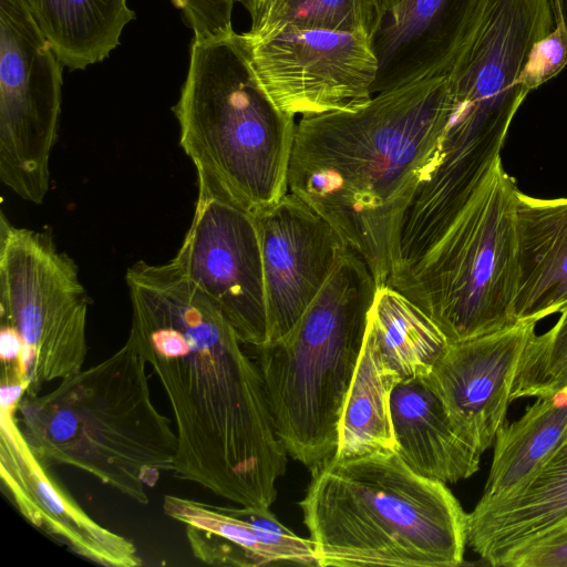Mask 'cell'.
Instances as JSON below:
<instances>
[{
	"label": "cell",
	"instance_id": "f1b7e54d",
	"mask_svg": "<svg viewBox=\"0 0 567 567\" xmlns=\"http://www.w3.org/2000/svg\"><path fill=\"white\" fill-rule=\"evenodd\" d=\"M275 0H235L240 3L250 17L249 31H256L264 22Z\"/></svg>",
	"mask_w": 567,
	"mask_h": 567
},
{
	"label": "cell",
	"instance_id": "7a4b0ae2",
	"mask_svg": "<svg viewBox=\"0 0 567 567\" xmlns=\"http://www.w3.org/2000/svg\"><path fill=\"white\" fill-rule=\"evenodd\" d=\"M450 115L446 75H437L296 124L288 192L338 231L377 287L395 270L404 215Z\"/></svg>",
	"mask_w": 567,
	"mask_h": 567
},
{
	"label": "cell",
	"instance_id": "2e32d148",
	"mask_svg": "<svg viewBox=\"0 0 567 567\" xmlns=\"http://www.w3.org/2000/svg\"><path fill=\"white\" fill-rule=\"evenodd\" d=\"M482 0H403L373 37L378 74L373 95L445 75L470 34Z\"/></svg>",
	"mask_w": 567,
	"mask_h": 567
},
{
	"label": "cell",
	"instance_id": "7402d4cb",
	"mask_svg": "<svg viewBox=\"0 0 567 567\" xmlns=\"http://www.w3.org/2000/svg\"><path fill=\"white\" fill-rule=\"evenodd\" d=\"M400 381L365 330L359 361L343 403L334 457L352 458L396 452L390 396Z\"/></svg>",
	"mask_w": 567,
	"mask_h": 567
},
{
	"label": "cell",
	"instance_id": "e0dca14e",
	"mask_svg": "<svg viewBox=\"0 0 567 567\" xmlns=\"http://www.w3.org/2000/svg\"><path fill=\"white\" fill-rule=\"evenodd\" d=\"M516 320H539L567 307V197L517 193Z\"/></svg>",
	"mask_w": 567,
	"mask_h": 567
},
{
	"label": "cell",
	"instance_id": "8992f818",
	"mask_svg": "<svg viewBox=\"0 0 567 567\" xmlns=\"http://www.w3.org/2000/svg\"><path fill=\"white\" fill-rule=\"evenodd\" d=\"M375 291L370 268L348 247L288 333L254 348L278 435L310 471L336 455Z\"/></svg>",
	"mask_w": 567,
	"mask_h": 567
},
{
	"label": "cell",
	"instance_id": "ba28073f",
	"mask_svg": "<svg viewBox=\"0 0 567 567\" xmlns=\"http://www.w3.org/2000/svg\"><path fill=\"white\" fill-rule=\"evenodd\" d=\"M87 310L74 261L47 234L18 228L1 214L0 319L22 340L25 393L84 369Z\"/></svg>",
	"mask_w": 567,
	"mask_h": 567
},
{
	"label": "cell",
	"instance_id": "277c9868",
	"mask_svg": "<svg viewBox=\"0 0 567 567\" xmlns=\"http://www.w3.org/2000/svg\"><path fill=\"white\" fill-rule=\"evenodd\" d=\"M147 363L135 340L60 380L43 394L24 393L14 415L47 466H73L146 505L147 487L172 472L177 436L155 406Z\"/></svg>",
	"mask_w": 567,
	"mask_h": 567
},
{
	"label": "cell",
	"instance_id": "cb8c5ba5",
	"mask_svg": "<svg viewBox=\"0 0 567 567\" xmlns=\"http://www.w3.org/2000/svg\"><path fill=\"white\" fill-rule=\"evenodd\" d=\"M386 11L381 0H275L262 24L259 38L284 28L357 31L373 41Z\"/></svg>",
	"mask_w": 567,
	"mask_h": 567
},
{
	"label": "cell",
	"instance_id": "ffe728a7",
	"mask_svg": "<svg viewBox=\"0 0 567 567\" xmlns=\"http://www.w3.org/2000/svg\"><path fill=\"white\" fill-rule=\"evenodd\" d=\"M566 436L567 385L537 396L518 420L501 426L491 471L475 507L499 503L522 491Z\"/></svg>",
	"mask_w": 567,
	"mask_h": 567
},
{
	"label": "cell",
	"instance_id": "9c48e42d",
	"mask_svg": "<svg viewBox=\"0 0 567 567\" xmlns=\"http://www.w3.org/2000/svg\"><path fill=\"white\" fill-rule=\"evenodd\" d=\"M62 63L24 0H0V178L41 204L58 136Z\"/></svg>",
	"mask_w": 567,
	"mask_h": 567
},
{
	"label": "cell",
	"instance_id": "484cf974",
	"mask_svg": "<svg viewBox=\"0 0 567 567\" xmlns=\"http://www.w3.org/2000/svg\"><path fill=\"white\" fill-rule=\"evenodd\" d=\"M567 65V28L555 24L553 31L535 42L518 83L528 93L555 78Z\"/></svg>",
	"mask_w": 567,
	"mask_h": 567
},
{
	"label": "cell",
	"instance_id": "6da1fadb",
	"mask_svg": "<svg viewBox=\"0 0 567 567\" xmlns=\"http://www.w3.org/2000/svg\"><path fill=\"white\" fill-rule=\"evenodd\" d=\"M128 334L175 422V477L241 506L270 507L288 452L256 360L230 322L172 259L126 271Z\"/></svg>",
	"mask_w": 567,
	"mask_h": 567
},
{
	"label": "cell",
	"instance_id": "f546056e",
	"mask_svg": "<svg viewBox=\"0 0 567 567\" xmlns=\"http://www.w3.org/2000/svg\"><path fill=\"white\" fill-rule=\"evenodd\" d=\"M403 0H381L386 13L390 12L393 8H395Z\"/></svg>",
	"mask_w": 567,
	"mask_h": 567
},
{
	"label": "cell",
	"instance_id": "8fae6325",
	"mask_svg": "<svg viewBox=\"0 0 567 567\" xmlns=\"http://www.w3.org/2000/svg\"><path fill=\"white\" fill-rule=\"evenodd\" d=\"M223 312L246 346L268 342L261 247L252 214L205 187L173 258Z\"/></svg>",
	"mask_w": 567,
	"mask_h": 567
},
{
	"label": "cell",
	"instance_id": "30bf717a",
	"mask_svg": "<svg viewBox=\"0 0 567 567\" xmlns=\"http://www.w3.org/2000/svg\"><path fill=\"white\" fill-rule=\"evenodd\" d=\"M240 34L258 82L288 115L352 109L373 96L378 60L364 32L284 28L259 38Z\"/></svg>",
	"mask_w": 567,
	"mask_h": 567
},
{
	"label": "cell",
	"instance_id": "5b68a950",
	"mask_svg": "<svg viewBox=\"0 0 567 567\" xmlns=\"http://www.w3.org/2000/svg\"><path fill=\"white\" fill-rule=\"evenodd\" d=\"M189 53L173 111L198 186L250 213L277 203L288 193L295 117L261 87L240 33L193 39Z\"/></svg>",
	"mask_w": 567,
	"mask_h": 567
},
{
	"label": "cell",
	"instance_id": "4fadbf2b",
	"mask_svg": "<svg viewBox=\"0 0 567 567\" xmlns=\"http://www.w3.org/2000/svg\"><path fill=\"white\" fill-rule=\"evenodd\" d=\"M251 214L261 247L269 344L298 321L348 246L326 219L290 192Z\"/></svg>",
	"mask_w": 567,
	"mask_h": 567
},
{
	"label": "cell",
	"instance_id": "d6986e66",
	"mask_svg": "<svg viewBox=\"0 0 567 567\" xmlns=\"http://www.w3.org/2000/svg\"><path fill=\"white\" fill-rule=\"evenodd\" d=\"M567 517V436L515 495L467 514L466 543L492 566Z\"/></svg>",
	"mask_w": 567,
	"mask_h": 567
},
{
	"label": "cell",
	"instance_id": "ac0fdd59",
	"mask_svg": "<svg viewBox=\"0 0 567 567\" xmlns=\"http://www.w3.org/2000/svg\"><path fill=\"white\" fill-rule=\"evenodd\" d=\"M390 413L396 452L416 474L446 484L478 471L482 454L458 435L424 377L393 388Z\"/></svg>",
	"mask_w": 567,
	"mask_h": 567
},
{
	"label": "cell",
	"instance_id": "5bb4252c",
	"mask_svg": "<svg viewBox=\"0 0 567 567\" xmlns=\"http://www.w3.org/2000/svg\"><path fill=\"white\" fill-rule=\"evenodd\" d=\"M0 478L31 525L76 555L109 567L142 564L136 547L94 520L48 472L17 422V405H0Z\"/></svg>",
	"mask_w": 567,
	"mask_h": 567
},
{
	"label": "cell",
	"instance_id": "603a6c76",
	"mask_svg": "<svg viewBox=\"0 0 567 567\" xmlns=\"http://www.w3.org/2000/svg\"><path fill=\"white\" fill-rule=\"evenodd\" d=\"M365 330L401 381L426 377L450 344L419 306L389 285L377 287Z\"/></svg>",
	"mask_w": 567,
	"mask_h": 567
},
{
	"label": "cell",
	"instance_id": "3957f363",
	"mask_svg": "<svg viewBox=\"0 0 567 567\" xmlns=\"http://www.w3.org/2000/svg\"><path fill=\"white\" fill-rule=\"evenodd\" d=\"M299 502L321 567H456L467 514L442 482L412 471L398 452L331 457Z\"/></svg>",
	"mask_w": 567,
	"mask_h": 567
},
{
	"label": "cell",
	"instance_id": "83f0119b",
	"mask_svg": "<svg viewBox=\"0 0 567 567\" xmlns=\"http://www.w3.org/2000/svg\"><path fill=\"white\" fill-rule=\"evenodd\" d=\"M183 12L195 40L225 38L235 32L231 14L235 0H171Z\"/></svg>",
	"mask_w": 567,
	"mask_h": 567
},
{
	"label": "cell",
	"instance_id": "4316f807",
	"mask_svg": "<svg viewBox=\"0 0 567 567\" xmlns=\"http://www.w3.org/2000/svg\"><path fill=\"white\" fill-rule=\"evenodd\" d=\"M505 567H567V517L502 561Z\"/></svg>",
	"mask_w": 567,
	"mask_h": 567
},
{
	"label": "cell",
	"instance_id": "d4e9b609",
	"mask_svg": "<svg viewBox=\"0 0 567 567\" xmlns=\"http://www.w3.org/2000/svg\"><path fill=\"white\" fill-rule=\"evenodd\" d=\"M567 364V307L557 322L543 334H537L524 354L516 378L512 400L542 396L550 389Z\"/></svg>",
	"mask_w": 567,
	"mask_h": 567
},
{
	"label": "cell",
	"instance_id": "52a82bcc",
	"mask_svg": "<svg viewBox=\"0 0 567 567\" xmlns=\"http://www.w3.org/2000/svg\"><path fill=\"white\" fill-rule=\"evenodd\" d=\"M517 193L498 158L437 241L389 284L419 306L450 342L517 321Z\"/></svg>",
	"mask_w": 567,
	"mask_h": 567
},
{
	"label": "cell",
	"instance_id": "44dd1931",
	"mask_svg": "<svg viewBox=\"0 0 567 567\" xmlns=\"http://www.w3.org/2000/svg\"><path fill=\"white\" fill-rule=\"evenodd\" d=\"M63 66L85 70L120 45L135 12L127 0H24Z\"/></svg>",
	"mask_w": 567,
	"mask_h": 567
},
{
	"label": "cell",
	"instance_id": "9a60e30c",
	"mask_svg": "<svg viewBox=\"0 0 567 567\" xmlns=\"http://www.w3.org/2000/svg\"><path fill=\"white\" fill-rule=\"evenodd\" d=\"M164 513L186 526L193 555L209 565L318 566L313 544L282 525L264 506H217L166 495Z\"/></svg>",
	"mask_w": 567,
	"mask_h": 567
},
{
	"label": "cell",
	"instance_id": "7c38bea8",
	"mask_svg": "<svg viewBox=\"0 0 567 567\" xmlns=\"http://www.w3.org/2000/svg\"><path fill=\"white\" fill-rule=\"evenodd\" d=\"M534 320L450 342L424 377L458 435L483 454L505 423L520 364L536 336Z\"/></svg>",
	"mask_w": 567,
	"mask_h": 567
}]
</instances>
